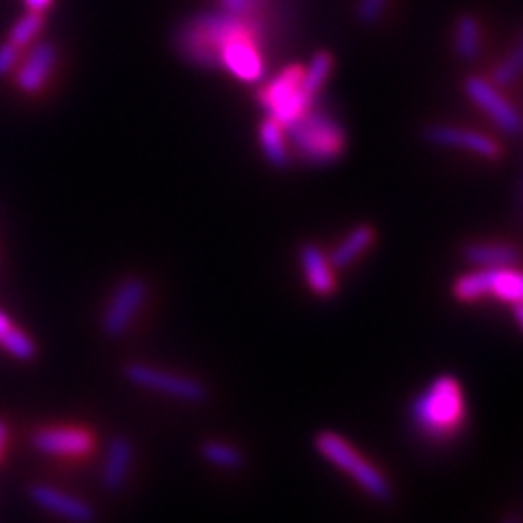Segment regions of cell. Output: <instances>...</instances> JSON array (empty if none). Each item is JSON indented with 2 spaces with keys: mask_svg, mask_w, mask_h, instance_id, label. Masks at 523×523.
<instances>
[{
  "mask_svg": "<svg viewBox=\"0 0 523 523\" xmlns=\"http://www.w3.org/2000/svg\"><path fill=\"white\" fill-rule=\"evenodd\" d=\"M410 421L432 443L452 441L467 421V401L458 377L439 375L412 399Z\"/></svg>",
  "mask_w": 523,
  "mask_h": 523,
  "instance_id": "obj_1",
  "label": "cell"
},
{
  "mask_svg": "<svg viewBox=\"0 0 523 523\" xmlns=\"http://www.w3.org/2000/svg\"><path fill=\"white\" fill-rule=\"evenodd\" d=\"M260 29L255 18L229 11H208L186 20L175 33V48L186 62L201 68H218V53L236 35Z\"/></svg>",
  "mask_w": 523,
  "mask_h": 523,
  "instance_id": "obj_2",
  "label": "cell"
},
{
  "mask_svg": "<svg viewBox=\"0 0 523 523\" xmlns=\"http://www.w3.org/2000/svg\"><path fill=\"white\" fill-rule=\"evenodd\" d=\"M288 144L297 157L312 166H330L345 155L347 133L338 120L314 105L303 114L295 125L286 129Z\"/></svg>",
  "mask_w": 523,
  "mask_h": 523,
  "instance_id": "obj_3",
  "label": "cell"
},
{
  "mask_svg": "<svg viewBox=\"0 0 523 523\" xmlns=\"http://www.w3.org/2000/svg\"><path fill=\"white\" fill-rule=\"evenodd\" d=\"M314 447L321 458L330 465L340 469L354 480L360 489L367 493L375 502H391L393 500V484L386 478V473L377 469L369 458H364L358 449L351 445L345 436L338 432L323 430L316 434Z\"/></svg>",
  "mask_w": 523,
  "mask_h": 523,
  "instance_id": "obj_4",
  "label": "cell"
},
{
  "mask_svg": "<svg viewBox=\"0 0 523 523\" xmlns=\"http://www.w3.org/2000/svg\"><path fill=\"white\" fill-rule=\"evenodd\" d=\"M452 293L460 303H476L482 299H495L500 303L523 301V271L517 266H497V269H476L460 275Z\"/></svg>",
  "mask_w": 523,
  "mask_h": 523,
  "instance_id": "obj_5",
  "label": "cell"
},
{
  "mask_svg": "<svg viewBox=\"0 0 523 523\" xmlns=\"http://www.w3.org/2000/svg\"><path fill=\"white\" fill-rule=\"evenodd\" d=\"M258 101L266 109V116L277 120L286 129L295 125L314 103V99H310L303 90L301 66H286L264 85L258 94Z\"/></svg>",
  "mask_w": 523,
  "mask_h": 523,
  "instance_id": "obj_6",
  "label": "cell"
},
{
  "mask_svg": "<svg viewBox=\"0 0 523 523\" xmlns=\"http://www.w3.org/2000/svg\"><path fill=\"white\" fill-rule=\"evenodd\" d=\"M125 377L133 386H140L144 391L175 397L181 401H188V404H201V401L208 399V388H205L197 377L166 371L160 367H153V364L131 362L125 369Z\"/></svg>",
  "mask_w": 523,
  "mask_h": 523,
  "instance_id": "obj_7",
  "label": "cell"
},
{
  "mask_svg": "<svg viewBox=\"0 0 523 523\" xmlns=\"http://www.w3.org/2000/svg\"><path fill=\"white\" fill-rule=\"evenodd\" d=\"M218 68L242 83L262 81L266 64L260 51V29H249L231 38L218 53Z\"/></svg>",
  "mask_w": 523,
  "mask_h": 523,
  "instance_id": "obj_8",
  "label": "cell"
},
{
  "mask_svg": "<svg viewBox=\"0 0 523 523\" xmlns=\"http://www.w3.org/2000/svg\"><path fill=\"white\" fill-rule=\"evenodd\" d=\"M149 288L142 277H127L118 284L103 314V332L109 338L123 336L147 301Z\"/></svg>",
  "mask_w": 523,
  "mask_h": 523,
  "instance_id": "obj_9",
  "label": "cell"
},
{
  "mask_svg": "<svg viewBox=\"0 0 523 523\" xmlns=\"http://www.w3.org/2000/svg\"><path fill=\"white\" fill-rule=\"evenodd\" d=\"M465 92L469 99L493 120L495 127H500L508 136H519L523 131V116L519 114V109L497 90L493 81H486L482 77H469L465 79Z\"/></svg>",
  "mask_w": 523,
  "mask_h": 523,
  "instance_id": "obj_10",
  "label": "cell"
},
{
  "mask_svg": "<svg viewBox=\"0 0 523 523\" xmlns=\"http://www.w3.org/2000/svg\"><path fill=\"white\" fill-rule=\"evenodd\" d=\"M425 140L441 149H458L482 157V160L497 162L502 157V144L480 131L456 127V125H432L425 129Z\"/></svg>",
  "mask_w": 523,
  "mask_h": 523,
  "instance_id": "obj_11",
  "label": "cell"
},
{
  "mask_svg": "<svg viewBox=\"0 0 523 523\" xmlns=\"http://www.w3.org/2000/svg\"><path fill=\"white\" fill-rule=\"evenodd\" d=\"M33 447L46 456L83 458L92 454L94 434L70 425H51L33 434Z\"/></svg>",
  "mask_w": 523,
  "mask_h": 523,
  "instance_id": "obj_12",
  "label": "cell"
},
{
  "mask_svg": "<svg viewBox=\"0 0 523 523\" xmlns=\"http://www.w3.org/2000/svg\"><path fill=\"white\" fill-rule=\"evenodd\" d=\"M55 62H57L55 44L51 42L35 44L16 72V85L20 88V92L38 94L46 85L48 77H51Z\"/></svg>",
  "mask_w": 523,
  "mask_h": 523,
  "instance_id": "obj_13",
  "label": "cell"
},
{
  "mask_svg": "<svg viewBox=\"0 0 523 523\" xmlns=\"http://www.w3.org/2000/svg\"><path fill=\"white\" fill-rule=\"evenodd\" d=\"M31 500L38 504L46 513H53L72 523H92L94 510L88 502L79 500L75 495L57 491L48 484H38L31 489Z\"/></svg>",
  "mask_w": 523,
  "mask_h": 523,
  "instance_id": "obj_14",
  "label": "cell"
},
{
  "mask_svg": "<svg viewBox=\"0 0 523 523\" xmlns=\"http://www.w3.org/2000/svg\"><path fill=\"white\" fill-rule=\"evenodd\" d=\"M299 262L306 284L316 297L327 299L336 293V269L319 247L310 245V242L303 245L299 249Z\"/></svg>",
  "mask_w": 523,
  "mask_h": 523,
  "instance_id": "obj_15",
  "label": "cell"
},
{
  "mask_svg": "<svg viewBox=\"0 0 523 523\" xmlns=\"http://www.w3.org/2000/svg\"><path fill=\"white\" fill-rule=\"evenodd\" d=\"M131 462H133V447L125 436H116V439L109 441L105 462H103V473H101V480L107 491L116 493L123 489L129 478Z\"/></svg>",
  "mask_w": 523,
  "mask_h": 523,
  "instance_id": "obj_16",
  "label": "cell"
},
{
  "mask_svg": "<svg viewBox=\"0 0 523 523\" xmlns=\"http://www.w3.org/2000/svg\"><path fill=\"white\" fill-rule=\"evenodd\" d=\"M462 258L476 269H497V266H517L521 251L510 242H473L462 251Z\"/></svg>",
  "mask_w": 523,
  "mask_h": 523,
  "instance_id": "obj_17",
  "label": "cell"
},
{
  "mask_svg": "<svg viewBox=\"0 0 523 523\" xmlns=\"http://www.w3.org/2000/svg\"><path fill=\"white\" fill-rule=\"evenodd\" d=\"M375 245V229L369 223L356 225L349 234L338 242L334 251L327 255L334 269H347L354 264L358 258H362L371 247Z\"/></svg>",
  "mask_w": 523,
  "mask_h": 523,
  "instance_id": "obj_18",
  "label": "cell"
},
{
  "mask_svg": "<svg viewBox=\"0 0 523 523\" xmlns=\"http://www.w3.org/2000/svg\"><path fill=\"white\" fill-rule=\"evenodd\" d=\"M260 147L266 162L275 168H286L290 164V144L286 127L266 116L260 125Z\"/></svg>",
  "mask_w": 523,
  "mask_h": 523,
  "instance_id": "obj_19",
  "label": "cell"
},
{
  "mask_svg": "<svg viewBox=\"0 0 523 523\" xmlns=\"http://www.w3.org/2000/svg\"><path fill=\"white\" fill-rule=\"evenodd\" d=\"M480 46H482V29L478 20L465 14L460 16L456 22V38H454V48H456V55L460 59H476L480 53Z\"/></svg>",
  "mask_w": 523,
  "mask_h": 523,
  "instance_id": "obj_20",
  "label": "cell"
},
{
  "mask_svg": "<svg viewBox=\"0 0 523 523\" xmlns=\"http://www.w3.org/2000/svg\"><path fill=\"white\" fill-rule=\"evenodd\" d=\"M201 458L210 462V465L227 471H236L245 465V456H242L240 449L225 441H205L201 445Z\"/></svg>",
  "mask_w": 523,
  "mask_h": 523,
  "instance_id": "obj_21",
  "label": "cell"
},
{
  "mask_svg": "<svg viewBox=\"0 0 523 523\" xmlns=\"http://www.w3.org/2000/svg\"><path fill=\"white\" fill-rule=\"evenodd\" d=\"M332 68H334V59L330 53H316L312 57V62L308 64V68H303V90L310 96V99H316L319 96L321 88L327 83L332 75Z\"/></svg>",
  "mask_w": 523,
  "mask_h": 523,
  "instance_id": "obj_22",
  "label": "cell"
},
{
  "mask_svg": "<svg viewBox=\"0 0 523 523\" xmlns=\"http://www.w3.org/2000/svg\"><path fill=\"white\" fill-rule=\"evenodd\" d=\"M521 75H523V33L519 35L515 46L510 48L508 57H504L493 70V83L497 88H506V85H513Z\"/></svg>",
  "mask_w": 523,
  "mask_h": 523,
  "instance_id": "obj_23",
  "label": "cell"
},
{
  "mask_svg": "<svg viewBox=\"0 0 523 523\" xmlns=\"http://www.w3.org/2000/svg\"><path fill=\"white\" fill-rule=\"evenodd\" d=\"M44 14H38V11H29L27 16H22L14 27L9 31V42L16 44L18 48L29 46L44 29Z\"/></svg>",
  "mask_w": 523,
  "mask_h": 523,
  "instance_id": "obj_24",
  "label": "cell"
},
{
  "mask_svg": "<svg viewBox=\"0 0 523 523\" xmlns=\"http://www.w3.org/2000/svg\"><path fill=\"white\" fill-rule=\"evenodd\" d=\"M0 345L7 351L9 356H14L16 360H31L35 356V345L33 340L16 327H9V330L0 338Z\"/></svg>",
  "mask_w": 523,
  "mask_h": 523,
  "instance_id": "obj_25",
  "label": "cell"
},
{
  "mask_svg": "<svg viewBox=\"0 0 523 523\" xmlns=\"http://www.w3.org/2000/svg\"><path fill=\"white\" fill-rule=\"evenodd\" d=\"M386 5H388V0H358L356 18L362 24H367V27H371V24H375L377 20L382 18Z\"/></svg>",
  "mask_w": 523,
  "mask_h": 523,
  "instance_id": "obj_26",
  "label": "cell"
},
{
  "mask_svg": "<svg viewBox=\"0 0 523 523\" xmlns=\"http://www.w3.org/2000/svg\"><path fill=\"white\" fill-rule=\"evenodd\" d=\"M20 55H22V48L11 44L9 40L0 46V77H7L9 72L16 70V66L20 62Z\"/></svg>",
  "mask_w": 523,
  "mask_h": 523,
  "instance_id": "obj_27",
  "label": "cell"
},
{
  "mask_svg": "<svg viewBox=\"0 0 523 523\" xmlns=\"http://www.w3.org/2000/svg\"><path fill=\"white\" fill-rule=\"evenodd\" d=\"M223 9L229 14L255 18V9H258V0H223Z\"/></svg>",
  "mask_w": 523,
  "mask_h": 523,
  "instance_id": "obj_28",
  "label": "cell"
},
{
  "mask_svg": "<svg viewBox=\"0 0 523 523\" xmlns=\"http://www.w3.org/2000/svg\"><path fill=\"white\" fill-rule=\"evenodd\" d=\"M55 0H24V5H27L29 11H38V14H44V11L51 7Z\"/></svg>",
  "mask_w": 523,
  "mask_h": 523,
  "instance_id": "obj_29",
  "label": "cell"
},
{
  "mask_svg": "<svg viewBox=\"0 0 523 523\" xmlns=\"http://www.w3.org/2000/svg\"><path fill=\"white\" fill-rule=\"evenodd\" d=\"M5 443H7V425H5V421H3V419H0V460H3Z\"/></svg>",
  "mask_w": 523,
  "mask_h": 523,
  "instance_id": "obj_30",
  "label": "cell"
},
{
  "mask_svg": "<svg viewBox=\"0 0 523 523\" xmlns=\"http://www.w3.org/2000/svg\"><path fill=\"white\" fill-rule=\"evenodd\" d=\"M513 316H515V321H517V325L521 327V332H523V301H521V303H515V306H513Z\"/></svg>",
  "mask_w": 523,
  "mask_h": 523,
  "instance_id": "obj_31",
  "label": "cell"
},
{
  "mask_svg": "<svg viewBox=\"0 0 523 523\" xmlns=\"http://www.w3.org/2000/svg\"><path fill=\"white\" fill-rule=\"evenodd\" d=\"M11 327V321H9V316L0 310V338H3V334L9 330Z\"/></svg>",
  "mask_w": 523,
  "mask_h": 523,
  "instance_id": "obj_32",
  "label": "cell"
},
{
  "mask_svg": "<svg viewBox=\"0 0 523 523\" xmlns=\"http://www.w3.org/2000/svg\"><path fill=\"white\" fill-rule=\"evenodd\" d=\"M519 212H521V216H523V188H521V192H519Z\"/></svg>",
  "mask_w": 523,
  "mask_h": 523,
  "instance_id": "obj_33",
  "label": "cell"
},
{
  "mask_svg": "<svg viewBox=\"0 0 523 523\" xmlns=\"http://www.w3.org/2000/svg\"><path fill=\"white\" fill-rule=\"evenodd\" d=\"M504 523H519V519H515V517H510V519H506Z\"/></svg>",
  "mask_w": 523,
  "mask_h": 523,
  "instance_id": "obj_34",
  "label": "cell"
}]
</instances>
